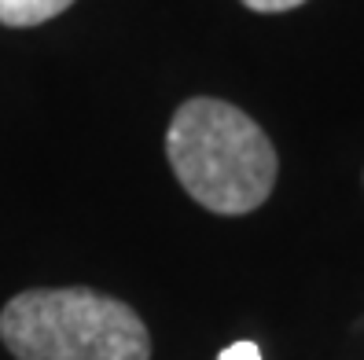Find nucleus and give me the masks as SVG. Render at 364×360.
I'll use <instances>...</instances> for the list:
<instances>
[{
	"mask_svg": "<svg viewBox=\"0 0 364 360\" xmlns=\"http://www.w3.org/2000/svg\"><path fill=\"white\" fill-rule=\"evenodd\" d=\"M218 360H262V349L254 346V342H232Z\"/></svg>",
	"mask_w": 364,
	"mask_h": 360,
	"instance_id": "obj_5",
	"label": "nucleus"
},
{
	"mask_svg": "<svg viewBox=\"0 0 364 360\" xmlns=\"http://www.w3.org/2000/svg\"><path fill=\"white\" fill-rule=\"evenodd\" d=\"M240 4H247L250 11L276 15V11H291V8H298V4H306V0H240Z\"/></svg>",
	"mask_w": 364,
	"mask_h": 360,
	"instance_id": "obj_4",
	"label": "nucleus"
},
{
	"mask_svg": "<svg viewBox=\"0 0 364 360\" xmlns=\"http://www.w3.org/2000/svg\"><path fill=\"white\" fill-rule=\"evenodd\" d=\"M74 0H0V23L4 26H41L63 15Z\"/></svg>",
	"mask_w": 364,
	"mask_h": 360,
	"instance_id": "obj_3",
	"label": "nucleus"
},
{
	"mask_svg": "<svg viewBox=\"0 0 364 360\" xmlns=\"http://www.w3.org/2000/svg\"><path fill=\"white\" fill-rule=\"evenodd\" d=\"M166 158L181 187L210 214L243 217L276 187L280 158L265 129L225 99L196 96L166 129Z\"/></svg>",
	"mask_w": 364,
	"mask_h": 360,
	"instance_id": "obj_1",
	"label": "nucleus"
},
{
	"mask_svg": "<svg viewBox=\"0 0 364 360\" xmlns=\"http://www.w3.org/2000/svg\"><path fill=\"white\" fill-rule=\"evenodd\" d=\"M0 338L15 360H151L140 316L89 287L15 294L0 312Z\"/></svg>",
	"mask_w": 364,
	"mask_h": 360,
	"instance_id": "obj_2",
	"label": "nucleus"
}]
</instances>
